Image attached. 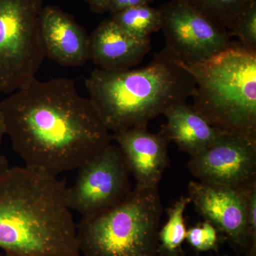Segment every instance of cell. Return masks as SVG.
<instances>
[{
	"mask_svg": "<svg viewBox=\"0 0 256 256\" xmlns=\"http://www.w3.org/2000/svg\"><path fill=\"white\" fill-rule=\"evenodd\" d=\"M58 176L31 166L0 173V248L24 256H80L77 224Z\"/></svg>",
	"mask_w": 256,
	"mask_h": 256,
	"instance_id": "obj_2",
	"label": "cell"
},
{
	"mask_svg": "<svg viewBox=\"0 0 256 256\" xmlns=\"http://www.w3.org/2000/svg\"><path fill=\"white\" fill-rule=\"evenodd\" d=\"M5 136L4 120H3L2 112L1 102H0V146L2 142L3 138Z\"/></svg>",
	"mask_w": 256,
	"mask_h": 256,
	"instance_id": "obj_23",
	"label": "cell"
},
{
	"mask_svg": "<svg viewBox=\"0 0 256 256\" xmlns=\"http://www.w3.org/2000/svg\"><path fill=\"white\" fill-rule=\"evenodd\" d=\"M248 188L194 181L188 186V196L196 212L225 234L234 250L242 256L248 250Z\"/></svg>",
	"mask_w": 256,
	"mask_h": 256,
	"instance_id": "obj_10",
	"label": "cell"
},
{
	"mask_svg": "<svg viewBox=\"0 0 256 256\" xmlns=\"http://www.w3.org/2000/svg\"><path fill=\"white\" fill-rule=\"evenodd\" d=\"M150 48L151 40L131 36L110 18L102 22L90 35V60L102 70L132 69Z\"/></svg>",
	"mask_w": 256,
	"mask_h": 256,
	"instance_id": "obj_13",
	"label": "cell"
},
{
	"mask_svg": "<svg viewBox=\"0 0 256 256\" xmlns=\"http://www.w3.org/2000/svg\"><path fill=\"white\" fill-rule=\"evenodd\" d=\"M43 0H0V92L36 78L46 58L40 35Z\"/></svg>",
	"mask_w": 256,
	"mask_h": 256,
	"instance_id": "obj_6",
	"label": "cell"
},
{
	"mask_svg": "<svg viewBox=\"0 0 256 256\" xmlns=\"http://www.w3.org/2000/svg\"><path fill=\"white\" fill-rule=\"evenodd\" d=\"M188 166L202 182L246 190L256 184V140L225 133L192 156Z\"/></svg>",
	"mask_w": 256,
	"mask_h": 256,
	"instance_id": "obj_9",
	"label": "cell"
},
{
	"mask_svg": "<svg viewBox=\"0 0 256 256\" xmlns=\"http://www.w3.org/2000/svg\"><path fill=\"white\" fill-rule=\"evenodd\" d=\"M89 98L110 132L148 128L171 106L186 102L193 76L166 50L146 66L110 72L96 68L85 80Z\"/></svg>",
	"mask_w": 256,
	"mask_h": 256,
	"instance_id": "obj_3",
	"label": "cell"
},
{
	"mask_svg": "<svg viewBox=\"0 0 256 256\" xmlns=\"http://www.w3.org/2000/svg\"><path fill=\"white\" fill-rule=\"evenodd\" d=\"M208 256H220V255H210Z\"/></svg>",
	"mask_w": 256,
	"mask_h": 256,
	"instance_id": "obj_26",
	"label": "cell"
},
{
	"mask_svg": "<svg viewBox=\"0 0 256 256\" xmlns=\"http://www.w3.org/2000/svg\"><path fill=\"white\" fill-rule=\"evenodd\" d=\"M184 66L194 80L195 110L214 127L256 140V50L234 42L203 63Z\"/></svg>",
	"mask_w": 256,
	"mask_h": 256,
	"instance_id": "obj_4",
	"label": "cell"
},
{
	"mask_svg": "<svg viewBox=\"0 0 256 256\" xmlns=\"http://www.w3.org/2000/svg\"><path fill=\"white\" fill-rule=\"evenodd\" d=\"M154 1L156 0H110L108 12L112 14L133 6L150 5Z\"/></svg>",
	"mask_w": 256,
	"mask_h": 256,
	"instance_id": "obj_21",
	"label": "cell"
},
{
	"mask_svg": "<svg viewBox=\"0 0 256 256\" xmlns=\"http://www.w3.org/2000/svg\"><path fill=\"white\" fill-rule=\"evenodd\" d=\"M186 242L198 252H217L218 248V230L205 220L186 232Z\"/></svg>",
	"mask_w": 256,
	"mask_h": 256,
	"instance_id": "obj_18",
	"label": "cell"
},
{
	"mask_svg": "<svg viewBox=\"0 0 256 256\" xmlns=\"http://www.w3.org/2000/svg\"><path fill=\"white\" fill-rule=\"evenodd\" d=\"M90 10L97 14L107 12L110 0H86Z\"/></svg>",
	"mask_w": 256,
	"mask_h": 256,
	"instance_id": "obj_22",
	"label": "cell"
},
{
	"mask_svg": "<svg viewBox=\"0 0 256 256\" xmlns=\"http://www.w3.org/2000/svg\"><path fill=\"white\" fill-rule=\"evenodd\" d=\"M230 33L244 46L256 50V2L239 16Z\"/></svg>",
	"mask_w": 256,
	"mask_h": 256,
	"instance_id": "obj_19",
	"label": "cell"
},
{
	"mask_svg": "<svg viewBox=\"0 0 256 256\" xmlns=\"http://www.w3.org/2000/svg\"><path fill=\"white\" fill-rule=\"evenodd\" d=\"M247 236L246 256H256V184L247 190Z\"/></svg>",
	"mask_w": 256,
	"mask_h": 256,
	"instance_id": "obj_20",
	"label": "cell"
},
{
	"mask_svg": "<svg viewBox=\"0 0 256 256\" xmlns=\"http://www.w3.org/2000/svg\"><path fill=\"white\" fill-rule=\"evenodd\" d=\"M77 170L75 182L67 188V202L82 218L110 210L132 190L124 154L112 142Z\"/></svg>",
	"mask_w": 256,
	"mask_h": 256,
	"instance_id": "obj_7",
	"label": "cell"
},
{
	"mask_svg": "<svg viewBox=\"0 0 256 256\" xmlns=\"http://www.w3.org/2000/svg\"><path fill=\"white\" fill-rule=\"evenodd\" d=\"M166 124L160 131L169 142L193 156L213 144L226 133L210 124L192 105L180 102L169 108L164 114Z\"/></svg>",
	"mask_w": 256,
	"mask_h": 256,
	"instance_id": "obj_14",
	"label": "cell"
},
{
	"mask_svg": "<svg viewBox=\"0 0 256 256\" xmlns=\"http://www.w3.org/2000/svg\"><path fill=\"white\" fill-rule=\"evenodd\" d=\"M0 102L5 134L25 166L58 176L78 170L112 141L72 79L36 78Z\"/></svg>",
	"mask_w": 256,
	"mask_h": 256,
	"instance_id": "obj_1",
	"label": "cell"
},
{
	"mask_svg": "<svg viewBox=\"0 0 256 256\" xmlns=\"http://www.w3.org/2000/svg\"><path fill=\"white\" fill-rule=\"evenodd\" d=\"M110 18L131 36L141 40H151V35L161 30L160 10L150 5L128 8L111 14Z\"/></svg>",
	"mask_w": 256,
	"mask_h": 256,
	"instance_id": "obj_16",
	"label": "cell"
},
{
	"mask_svg": "<svg viewBox=\"0 0 256 256\" xmlns=\"http://www.w3.org/2000/svg\"><path fill=\"white\" fill-rule=\"evenodd\" d=\"M190 202L188 196H182L168 212V222L158 233V256H181L186 240L184 212Z\"/></svg>",
	"mask_w": 256,
	"mask_h": 256,
	"instance_id": "obj_15",
	"label": "cell"
},
{
	"mask_svg": "<svg viewBox=\"0 0 256 256\" xmlns=\"http://www.w3.org/2000/svg\"><path fill=\"white\" fill-rule=\"evenodd\" d=\"M163 212L156 188H132L116 206L77 224L84 256H158Z\"/></svg>",
	"mask_w": 256,
	"mask_h": 256,
	"instance_id": "obj_5",
	"label": "cell"
},
{
	"mask_svg": "<svg viewBox=\"0 0 256 256\" xmlns=\"http://www.w3.org/2000/svg\"><path fill=\"white\" fill-rule=\"evenodd\" d=\"M1 256H24L21 255H18V254H9V252H4V255Z\"/></svg>",
	"mask_w": 256,
	"mask_h": 256,
	"instance_id": "obj_25",
	"label": "cell"
},
{
	"mask_svg": "<svg viewBox=\"0 0 256 256\" xmlns=\"http://www.w3.org/2000/svg\"><path fill=\"white\" fill-rule=\"evenodd\" d=\"M159 10L165 48L185 65L203 63L233 44L230 32L184 0H172Z\"/></svg>",
	"mask_w": 256,
	"mask_h": 256,
	"instance_id": "obj_8",
	"label": "cell"
},
{
	"mask_svg": "<svg viewBox=\"0 0 256 256\" xmlns=\"http://www.w3.org/2000/svg\"><path fill=\"white\" fill-rule=\"evenodd\" d=\"M40 35L45 56L62 66L78 67L90 60V36L57 6H43Z\"/></svg>",
	"mask_w": 256,
	"mask_h": 256,
	"instance_id": "obj_12",
	"label": "cell"
},
{
	"mask_svg": "<svg viewBox=\"0 0 256 256\" xmlns=\"http://www.w3.org/2000/svg\"><path fill=\"white\" fill-rule=\"evenodd\" d=\"M200 14L230 32L239 16L256 0H184Z\"/></svg>",
	"mask_w": 256,
	"mask_h": 256,
	"instance_id": "obj_17",
	"label": "cell"
},
{
	"mask_svg": "<svg viewBox=\"0 0 256 256\" xmlns=\"http://www.w3.org/2000/svg\"><path fill=\"white\" fill-rule=\"evenodd\" d=\"M112 140L122 151L136 188H158L169 163V141L162 134H154L148 128H134L114 132Z\"/></svg>",
	"mask_w": 256,
	"mask_h": 256,
	"instance_id": "obj_11",
	"label": "cell"
},
{
	"mask_svg": "<svg viewBox=\"0 0 256 256\" xmlns=\"http://www.w3.org/2000/svg\"><path fill=\"white\" fill-rule=\"evenodd\" d=\"M10 168L9 160L4 156H0V173Z\"/></svg>",
	"mask_w": 256,
	"mask_h": 256,
	"instance_id": "obj_24",
	"label": "cell"
}]
</instances>
